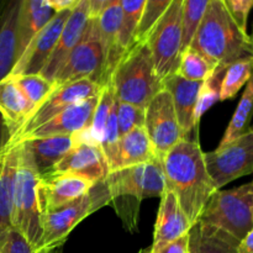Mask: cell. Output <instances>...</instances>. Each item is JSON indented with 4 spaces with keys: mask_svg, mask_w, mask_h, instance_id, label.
I'll use <instances>...</instances> for the list:
<instances>
[{
    "mask_svg": "<svg viewBox=\"0 0 253 253\" xmlns=\"http://www.w3.org/2000/svg\"><path fill=\"white\" fill-rule=\"evenodd\" d=\"M162 165L166 189L174 193L182 210L194 225L217 190L208 173L199 142L183 138L163 156Z\"/></svg>",
    "mask_w": 253,
    "mask_h": 253,
    "instance_id": "6da1fadb",
    "label": "cell"
},
{
    "mask_svg": "<svg viewBox=\"0 0 253 253\" xmlns=\"http://www.w3.org/2000/svg\"><path fill=\"white\" fill-rule=\"evenodd\" d=\"M215 67L253 57V39L242 31L221 0H211L190 46Z\"/></svg>",
    "mask_w": 253,
    "mask_h": 253,
    "instance_id": "7a4b0ae2",
    "label": "cell"
},
{
    "mask_svg": "<svg viewBox=\"0 0 253 253\" xmlns=\"http://www.w3.org/2000/svg\"><path fill=\"white\" fill-rule=\"evenodd\" d=\"M109 83L119 101L146 109L163 83L156 76L152 54L146 42H136L116 64Z\"/></svg>",
    "mask_w": 253,
    "mask_h": 253,
    "instance_id": "3957f363",
    "label": "cell"
},
{
    "mask_svg": "<svg viewBox=\"0 0 253 253\" xmlns=\"http://www.w3.org/2000/svg\"><path fill=\"white\" fill-rule=\"evenodd\" d=\"M14 146L17 147V172L12 226L22 234L36 252L42 240V211L37 194L40 174L21 143Z\"/></svg>",
    "mask_w": 253,
    "mask_h": 253,
    "instance_id": "277c9868",
    "label": "cell"
},
{
    "mask_svg": "<svg viewBox=\"0 0 253 253\" xmlns=\"http://www.w3.org/2000/svg\"><path fill=\"white\" fill-rule=\"evenodd\" d=\"M111 200L105 183L101 180L79 199L43 212L41 245L35 253H49L58 250L77 225Z\"/></svg>",
    "mask_w": 253,
    "mask_h": 253,
    "instance_id": "5b68a950",
    "label": "cell"
},
{
    "mask_svg": "<svg viewBox=\"0 0 253 253\" xmlns=\"http://www.w3.org/2000/svg\"><path fill=\"white\" fill-rule=\"evenodd\" d=\"M198 221L214 226L241 241L253 229V193L247 185L216 190Z\"/></svg>",
    "mask_w": 253,
    "mask_h": 253,
    "instance_id": "8992f818",
    "label": "cell"
},
{
    "mask_svg": "<svg viewBox=\"0 0 253 253\" xmlns=\"http://www.w3.org/2000/svg\"><path fill=\"white\" fill-rule=\"evenodd\" d=\"M183 1L173 0L148 35L156 76L162 82L175 74L183 52Z\"/></svg>",
    "mask_w": 253,
    "mask_h": 253,
    "instance_id": "52a82bcc",
    "label": "cell"
},
{
    "mask_svg": "<svg viewBox=\"0 0 253 253\" xmlns=\"http://www.w3.org/2000/svg\"><path fill=\"white\" fill-rule=\"evenodd\" d=\"M82 79H90L101 86L106 85L104 79L103 46L96 19L89 20L83 39L69 53L52 82L58 86Z\"/></svg>",
    "mask_w": 253,
    "mask_h": 253,
    "instance_id": "ba28073f",
    "label": "cell"
},
{
    "mask_svg": "<svg viewBox=\"0 0 253 253\" xmlns=\"http://www.w3.org/2000/svg\"><path fill=\"white\" fill-rule=\"evenodd\" d=\"M104 86L90 79H82V81L56 86L47 95V98L27 116L21 127L11 137L7 138L4 146H12L17 143L27 133L36 130L37 127L46 124L47 121L66 110L69 106L86 100V99L99 96Z\"/></svg>",
    "mask_w": 253,
    "mask_h": 253,
    "instance_id": "9c48e42d",
    "label": "cell"
},
{
    "mask_svg": "<svg viewBox=\"0 0 253 253\" xmlns=\"http://www.w3.org/2000/svg\"><path fill=\"white\" fill-rule=\"evenodd\" d=\"M111 199L133 197L137 200L161 198L166 189L162 158L113 170L104 179Z\"/></svg>",
    "mask_w": 253,
    "mask_h": 253,
    "instance_id": "30bf717a",
    "label": "cell"
},
{
    "mask_svg": "<svg viewBox=\"0 0 253 253\" xmlns=\"http://www.w3.org/2000/svg\"><path fill=\"white\" fill-rule=\"evenodd\" d=\"M208 173L217 190L232 180L253 173V130L226 146L204 153Z\"/></svg>",
    "mask_w": 253,
    "mask_h": 253,
    "instance_id": "8fae6325",
    "label": "cell"
},
{
    "mask_svg": "<svg viewBox=\"0 0 253 253\" xmlns=\"http://www.w3.org/2000/svg\"><path fill=\"white\" fill-rule=\"evenodd\" d=\"M145 130L156 153L161 158L184 138L172 96L165 88L158 91L146 106Z\"/></svg>",
    "mask_w": 253,
    "mask_h": 253,
    "instance_id": "7c38bea8",
    "label": "cell"
},
{
    "mask_svg": "<svg viewBox=\"0 0 253 253\" xmlns=\"http://www.w3.org/2000/svg\"><path fill=\"white\" fill-rule=\"evenodd\" d=\"M71 11L72 10H64L53 15L48 24L27 44L24 53L15 63L10 77L41 73L58 42L59 35Z\"/></svg>",
    "mask_w": 253,
    "mask_h": 253,
    "instance_id": "4fadbf2b",
    "label": "cell"
},
{
    "mask_svg": "<svg viewBox=\"0 0 253 253\" xmlns=\"http://www.w3.org/2000/svg\"><path fill=\"white\" fill-rule=\"evenodd\" d=\"M94 185V183L84 178L66 173H46L40 175L37 194L42 214L79 199Z\"/></svg>",
    "mask_w": 253,
    "mask_h": 253,
    "instance_id": "5bb4252c",
    "label": "cell"
},
{
    "mask_svg": "<svg viewBox=\"0 0 253 253\" xmlns=\"http://www.w3.org/2000/svg\"><path fill=\"white\" fill-rule=\"evenodd\" d=\"M90 19L89 0H81V2L69 14L68 19L62 29L61 35H59L58 42L40 76L51 82L53 81L54 76L67 61L69 53L83 39L84 32H85Z\"/></svg>",
    "mask_w": 253,
    "mask_h": 253,
    "instance_id": "9a60e30c",
    "label": "cell"
},
{
    "mask_svg": "<svg viewBox=\"0 0 253 253\" xmlns=\"http://www.w3.org/2000/svg\"><path fill=\"white\" fill-rule=\"evenodd\" d=\"M192 226V222L180 208L174 193L165 189L161 197L160 209L153 232V242L148 249V253L162 251L169 244L187 235Z\"/></svg>",
    "mask_w": 253,
    "mask_h": 253,
    "instance_id": "2e32d148",
    "label": "cell"
},
{
    "mask_svg": "<svg viewBox=\"0 0 253 253\" xmlns=\"http://www.w3.org/2000/svg\"><path fill=\"white\" fill-rule=\"evenodd\" d=\"M48 173L78 175L96 184L109 174V165L100 146L78 145L74 146Z\"/></svg>",
    "mask_w": 253,
    "mask_h": 253,
    "instance_id": "e0dca14e",
    "label": "cell"
},
{
    "mask_svg": "<svg viewBox=\"0 0 253 253\" xmlns=\"http://www.w3.org/2000/svg\"><path fill=\"white\" fill-rule=\"evenodd\" d=\"M98 98L99 96H94V98L86 99V100L69 106L66 110H63L58 115L47 121L46 124L37 127L36 130L27 133L17 143L25 140H30V138L76 135L77 132L90 126L94 110H95L96 103H98ZM17 143H15V145H17Z\"/></svg>",
    "mask_w": 253,
    "mask_h": 253,
    "instance_id": "ac0fdd59",
    "label": "cell"
},
{
    "mask_svg": "<svg viewBox=\"0 0 253 253\" xmlns=\"http://www.w3.org/2000/svg\"><path fill=\"white\" fill-rule=\"evenodd\" d=\"M99 35L104 53V79L106 84L110 82V77L124 53L119 46L123 11L120 2L115 1L106 5L103 11L96 17Z\"/></svg>",
    "mask_w": 253,
    "mask_h": 253,
    "instance_id": "d6986e66",
    "label": "cell"
},
{
    "mask_svg": "<svg viewBox=\"0 0 253 253\" xmlns=\"http://www.w3.org/2000/svg\"><path fill=\"white\" fill-rule=\"evenodd\" d=\"M202 83L203 82L188 81L177 74H173L163 81V88L172 96L178 123H179L184 138H187L188 135L194 128H197L195 127L194 114Z\"/></svg>",
    "mask_w": 253,
    "mask_h": 253,
    "instance_id": "ffe728a7",
    "label": "cell"
},
{
    "mask_svg": "<svg viewBox=\"0 0 253 253\" xmlns=\"http://www.w3.org/2000/svg\"><path fill=\"white\" fill-rule=\"evenodd\" d=\"M156 158L161 157L156 153L145 127L135 128L119 138L113 157L109 161V173L151 162Z\"/></svg>",
    "mask_w": 253,
    "mask_h": 253,
    "instance_id": "44dd1931",
    "label": "cell"
},
{
    "mask_svg": "<svg viewBox=\"0 0 253 253\" xmlns=\"http://www.w3.org/2000/svg\"><path fill=\"white\" fill-rule=\"evenodd\" d=\"M17 172V147L4 146L0 151V240L12 226L15 183Z\"/></svg>",
    "mask_w": 253,
    "mask_h": 253,
    "instance_id": "7402d4cb",
    "label": "cell"
},
{
    "mask_svg": "<svg viewBox=\"0 0 253 253\" xmlns=\"http://www.w3.org/2000/svg\"><path fill=\"white\" fill-rule=\"evenodd\" d=\"M54 14L46 0H21L16 30V61Z\"/></svg>",
    "mask_w": 253,
    "mask_h": 253,
    "instance_id": "603a6c76",
    "label": "cell"
},
{
    "mask_svg": "<svg viewBox=\"0 0 253 253\" xmlns=\"http://www.w3.org/2000/svg\"><path fill=\"white\" fill-rule=\"evenodd\" d=\"M40 175L48 173L73 148L72 136H49L30 138L20 142Z\"/></svg>",
    "mask_w": 253,
    "mask_h": 253,
    "instance_id": "cb8c5ba5",
    "label": "cell"
},
{
    "mask_svg": "<svg viewBox=\"0 0 253 253\" xmlns=\"http://www.w3.org/2000/svg\"><path fill=\"white\" fill-rule=\"evenodd\" d=\"M32 110V105L11 77L0 82V118L6 128L7 138L21 127Z\"/></svg>",
    "mask_w": 253,
    "mask_h": 253,
    "instance_id": "d4e9b609",
    "label": "cell"
},
{
    "mask_svg": "<svg viewBox=\"0 0 253 253\" xmlns=\"http://www.w3.org/2000/svg\"><path fill=\"white\" fill-rule=\"evenodd\" d=\"M188 253H237L240 241L222 230L197 221L188 232Z\"/></svg>",
    "mask_w": 253,
    "mask_h": 253,
    "instance_id": "484cf974",
    "label": "cell"
},
{
    "mask_svg": "<svg viewBox=\"0 0 253 253\" xmlns=\"http://www.w3.org/2000/svg\"><path fill=\"white\" fill-rule=\"evenodd\" d=\"M253 118V73L250 78L249 83L246 84L244 94L241 96L239 105H237L236 111L232 115L231 121H230L229 126H227L226 131H225L224 136H222L221 141H220L217 147H222L226 146L227 143L232 142L244 135L245 132L250 130L251 127V120Z\"/></svg>",
    "mask_w": 253,
    "mask_h": 253,
    "instance_id": "4316f807",
    "label": "cell"
},
{
    "mask_svg": "<svg viewBox=\"0 0 253 253\" xmlns=\"http://www.w3.org/2000/svg\"><path fill=\"white\" fill-rule=\"evenodd\" d=\"M253 73V57L239 59L225 69L220 89V101L235 98L240 89L249 83Z\"/></svg>",
    "mask_w": 253,
    "mask_h": 253,
    "instance_id": "83f0119b",
    "label": "cell"
},
{
    "mask_svg": "<svg viewBox=\"0 0 253 253\" xmlns=\"http://www.w3.org/2000/svg\"><path fill=\"white\" fill-rule=\"evenodd\" d=\"M123 11V24H121L119 46L123 53H125L133 44L136 30L142 17L146 0H119Z\"/></svg>",
    "mask_w": 253,
    "mask_h": 253,
    "instance_id": "f1b7e54d",
    "label": "cell"
},
{
    "mask_svg": "<svg viewBox=\"0 0 253 253\" xmlns=\"http://www.w3.org/2000/svg\"><path fill=\"white\" fill-rule=\"evenodd\" d=\"M216 67L210 63L207 58L202 56L199 52L188 47L182 52L179 64L175 71V74L182 78L193 82H204L210 77Z\"/></svg>",
    "mask_w": 253,
    "mask_h": 253,
    "instance_id": "f546056e",
    "label": "cell"
},
{
    "mask_svg": "<svg viewBox=\"0 0 253 253\" xmlns=\"http://www.w3.org/2000/svg\"><path fill=\"white\" fill-rule=\"evenodd\" d=\"M225 67H216L210 77L202 83L198 96V104L195 108L194 121L195 127L198 128L202 116L211 108L214 104L220 101V89H221V81L225 73Z\"/></svg>",
    "mask_w": 253,
    "mask_h": 253,
    "instance_id": "4dcf8cb0",
    "label": "cell"
},
{
    "mask_svg": "<svg viewBox=\"0 0 253 253\" xmlns=\"http://www.w3.org/2000/svg\"><path fill=\"white\" fill-rule=\"evenodd\" d=\"M10 77V76H9ZM20 90L29 100L32 108H37L49 93L56 88V84L40 74H27V76L11 77ZM34 111V110H32Z\"/></svg>",
    "mask_w": 253,
    "mask_h": 253,
    "instance_id": "1f68e13d",
    "label": "cell"
},
{
    "mask_svg": "<svg viewBox=\"0 0 253 253\" xmlns=\"http://www.w3.org/2000/svg\"><path fill=\"white\" fill-rule=\"evenodd\" d=\"M114 100H115L114 88L110 83H108L106 85H104L103 90L99 95L98 103H96L95 110H94L93 114V119H91V124L88 127L93 141L100 147L104 140L106 121H108Z\"/></svg>",
    "mask_w": 253,
    "mask_h": 253,
    "instance_id": "d6a6232c",
    "label": "cell"
},
{
    "mask_svg": "<svg viewBox=\"0 0 253 253\" xmlns=\"http://www.w3.org/2000/svg\"><path fill=\"white\" fill-rule=\"evenodd\" d=\"M211 0H184L183 1V51L192 43L198 26Z\"/></svg>",
    "mask_w": 253,
    "mask_h": 253,
    "instance_id": "836d02e7",
    "label": "cell"
},
{
    "mask_svg": "<svg viewBox=\"0 0 253 253\" xmlns=\"http://www.w3.org/2000/svg\"><path fill=\"white\" fill-rule=\"evenodd\" d=\"M172 2L173 0H146L145 9H143L142 17H141V21L138 24L137 30H136L133 43L145 42L147 40L153 26L157 24L161 16L167 11Z\"/></svg>",
    "mask_w": 253,
    "mask_h": 253,
    "instance_id": "e575fe53",
    "label": "cell"
},
{
    "mask_svg": "<svg viewBox=\"0 0 253 253\" xmlns=\"http://www.w3.org/2000/svg\"><path fill=\"white\" fill-rule=\"evenodd\" d=\"M116 114L120 136L126 135L135 128L145 127L146 109L116 99Z\"/></svg>",
    "mask_w": 253,
    "mask_h": 253,
    "instance_id": "d590c367",
    "label": "cell"
},
{
    "mask_svg": "<svg viewBox=\"0 0 253 253\" xmlns=\"http://www.w3.org/2000/svg\"><path fill=\"white\" fill-rule=\"evenodd\" d=\"M224 6L231 15L237 26L244 32H247V24H249V16L253 7V0H221Z\"/></svg>",
    "mask_w": 253,
    "mask_h": 253,
    "instance_id": "8d00e7d4",
    "label": "cell"
},
{
    "mask_svg": "<svg viewBox=\"0 0 253 253\" xmlns=\"http://www.w3.org/2000/svg\"><path fill=\"white\" fill-rule=\"evenodd\" d=\"M0 253H35L31 245L16 229H11L0 240Z\"/></svg>",
    "mask_w": 253,
    "mask_h": 253,
    "instance_id": "74e56055",
    "label": "cell"
},
{
    "mask_svg": "<svg viewBox=\"0 0 253 253\" xmlns=\"http://www.w3.org/2000/svg\"><path fill=\"white\" fill-rule=\"evenodd\" d=\"M188 247H189V235L187 234L178 239L177 241L168 245L158 253H188ZM140 253H148V250H142Z\"/></svg>",
    "mask_w": 253,
    "mask_h": 253,
    "instance_id": "f35d334b",
    "label": "cell"
},
{
    "mask_svg": "<svg viewBox=\"0 0 253 253\" xmlns=\"http://www.w3.org/2000/svg\"><path fill=\"white\" fill-rule=\"evenodd\" d=\"M46 2L54 12H59L64 10H73L81 0H46Z\"/></svg>",
    "mask_w": 253,
    "mask_h": 253,
    "instance_id": "ab89813d",
    "label": "cell"
},
{
    "mask_svg": "<svg viewBox=\"0 0 253 253\" xmlns=\"http://www.w3.org/2000/svg\"><path fill=\"white\" fill-rule=\"evenodd\" d=\"M237 253H253V229L240 241Z\"/></svg>",
    "mask_w": 253,
    "mask_h": 253,
    "instance_id": "60d3db41",
    "label": "cell"
},
{
    "mask_svg": "<svg viewBox=\"0 0 253 253\" xmlns=\"http://www.w3.org/2000/svg\"><path fill=\"white\" fill-rule=\"evenodd\" d=\"M0 125H2L4 126V124H2V120H1V118H0ZM0 136H1V128H0ZM5 145V141L2 140L1 137H0V151H1V148H2V146Z\"/></svg>",
    "mask_w": 253,
    "mask_h": 253,
    "instance_id": "b9f144b4",
    "label": "cell"
},
{
    "mask_svg": "<svg viewBox=\"0 0 253 253\" xmlns=\"http://www.w3.org/2000/svg\"><path fill=\"white\" fill-rule=\"evenodd\" d=\"M247 188H249V190H250V192H251V193H253V179L251 180V182H250V183H247Z\"/></svg>",
    "mask_w": 253,
    "mask_h": 253,
    "instance_id": "7bdbcfd3",
    "label": "cell"
},
{
    "mask_svg": "<svg viewBox=\"0 0 253 253\" xmlns=\"http://www.w3.org/2000/svg\"><path fill=\"white\" fill-rule=\"evenodd\" d=\"M115 1H119V0H109V4H111V2H115Z\"/></svg>",
    "mask_w": 253,
    "mask_h": 253,
    "instance_id": "ee69618b",
    "label": "cell"
},
{
    "mask_svg": "<svg viewBox=\"0 0 253 253\" xmlns=\"http://www.w3.org/2000/svg\"><path fill=\"white\" fill-rule=\"evenodd\" d=\"M250 128H251V130H253V124H252V125H251V127H250Z\"/></svg>",
    "mask_w": 253,
    "mask_h": 253,
    "instance_id": "f6af8a7d",
    "label": "cell"
},
{
    "mask_svg": "<svg viewBox=\"0 0 253 253\" xmlns=\"http://www.w3.org/2000/svg\"><path fill=\"white\" fill-rule=\"evenodd\" d=\"M56 251H57V250H56ZM56 251H52V252H49V253H56Z\"/></svg>",
    "mask_w": 253,
    "mask_h": 253,
    "instance_id": "bcb514c9",
    "label": "cell"
},
{
    "mask_svg": "<svg viewBox=\"0 0 253 253\" xmlns=\"http://www.w3.org/2000/svg\"><path fill=\"white\" fill-rule=\"evenodd\" d=\"M251 36H252V39H253V35H251Z\"/></svg>",
    "mask_w": 253,
    "mask_h": 253,
    "instance_id": "7dc6e473",
    "label": "cell"
}]
</instances>
